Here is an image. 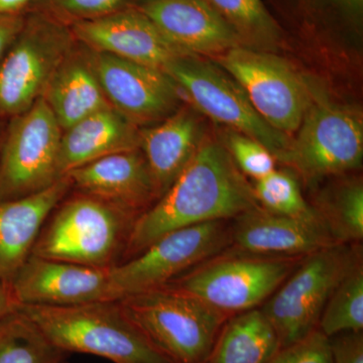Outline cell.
Wrapping results in <instances>:
<instances>
[{
	"label": "cell",
	"mask_w": 363,
	"mask_h": 363,
	"mask_svg": "<svg viewBox=\"0 0 363 363\" xmlns=\"http://www.w3.org/2000/svg\"><path fill=\"white\" fill-rule=\"evenodd\" d=\"M67 355L20 308L0 320V363H60Z\"/></svg>",
	"instance_id": "obj_24"
},
{
	"label": "cell",
	"mask_w": 363,
	"mask_h": 363,
	"mask_svg": "<svg viewBox=\"0 0 363 363\" xmlns=\"http://www.w3.org/2000/svg\"><path fill=\"white\" fill-rule=\"evenodd\" d=\"M71 190L70 179L64 176L35 194L0 201V279L11 283L48 217Z\"/></svg>",
	"instance_id": "obj_19"
},
{
	"label": "cell",
	"mask_w": 363,
	"mask_h": 363,
	"mask_svg": "<svg viewBox=\"0 0 363 363\" xmlns=\"http://www.w3.org/2000/svg\"><path fill=\"white\" fill-rule=\"evenodd\" d=\"M60 363H70V362H67V360H63V362H60Z\"/></svg>",
	"instance_id": "obj_38"
},
{
	"label": "cell",
	"mask_w": 363,
	"mask_h": 363,
	"mask_svg": "<svg viewBox=\"0 0 363 363\" xmlns=\"http://www.w3.org/2000/svg\"><path fill=\"white\" fill-rule=\"evenodd\" d=\"M339 1L352 9H358L362 6V0H339Z\"/></svg>",
	"instance_id": "obj_36"
},
{
	"label": "cell",
	"mask_w": 363,
	"mask_h": 363,
	"mask_svg": "<svg viewBox=\"0 0 363 363\" xmlns=\"http://www.w3.org/2000/svg\"><path fill=\"white\" fill-rule=\"evenodd\" d=\"M136 7L186 54L215 57L242 47L206 0H140Z\"/></svg>",
	"instance_id": "obj_18"
},
{
	"label": "cell",
	"mask_w": 363,
	"mask_h": 363,
	"mask_svg": "<svg viewBox=\"0 0 363 363\" xmlns=\"http://www.w3.org/2000/svg\"><path fill=\"white\" fill-rule=\"evenodd\" d=\"M25 16H0V61L20 32Z\"/></svg>",
	"instance_id": "obj_33"
},
{
	"label": "cell",
	"mask_w": 363,
	"mask_h": 363,
	"mask_svg": "<svg viewBox=\"0 0 363 363\" xmlns=\"http://www.w3.org/2000/svg\"><path fill=\"white\" fill-rule=\"evenodd\" d=\"M136 219L92 196L67 195L45 220L32 255L112 269L123 262Z\"/></svg>",
	"instance_id": "obj_2"
},
{
	"label": "cell",
	"mask_w": 363,
	"mask_h": 363,
	"mask_svg": "<svg viewBox=\"0 0 363 363\" xmlns=\"http://www.w3.org/2000/svg\"><path fill=\"white\" fill-rule=\"evenodd\" d=\"M18 308L68 354L85 353L113 363H171L131 321L119 300Z\"/></svg>",
	"instance_id": "obj_3"
},
{
	"label": "cell",
	"mask_w": 363,
	"mask_h": 363,
	"mask_svg": "<svg viewBox=\"0 0 363 363\" xmlns=\"http://www.w3.org/2000/svg\"><path fill=\"white\" fill-rule=\"evenodd\" d=\"M238 35L242 47L274 51L279 45L278 26L260 0H206Z\"/></svg>",
	"instance_id": "obj_25"
},
{
	"label": "cell",
	"mask_w": 363,
	"mask_h": 363,
	"mask_svg": "<svg viewBox=\"0 0 363 363\" xmlns=\"http://www.w3.org/2000/svg\"><path fill=\"white\" fill-rule=\"evenodd\" d=\"M66 176L76 192L98 198L138 218L159 200L140 150L109 155L72 169Z\"/></svg>",
	"instance_id": "obj_17"
},
{
	"label": "cell",
	"mask_w": 363,
	"mask_h": 363,
	"mask_svg": "<svg viewBox=\"0 0 363 363\" xmlns=\"http://www.w3.org/2000/svg\"><path fill=\"white\" fill-rule=\"evenodd\" d=\"M329 346L332 363H363V331L336 334Z\"/></svg>",
	"instance_id": "obj_32"
},
{
	"label": "cell",
	"mask_w": 363,
	"mask_h": 363,
	"mask_svg": "<svg viewBox=\"0 0 363 363\" xmlns=\"http://www.w3.org/2000/svg\"><path fill=\"white\" fill-rule=\"evenodd\" d=\"M74 37L91 51L164 70L186 56L138 7L71 26ZM192 56V55H191Z\"/></svg>",
	"instance_id": "obj_16"
},
{
	"label": "cell",
	"mask_w": 363,
	"mask_h": 363,
	"mask_svg": "<svg viewBox=\"0 0 363 363\" xmlns=\"http://www.w3.org/2000/svg\"><path fill=\"white\" fill-rule=\"evenodd\" d=\"M337 243H362L363 240V185L359 180L339 184L319 206L313 207Z\"/></svg>",
	"instance_id": "obj_26"
},
{
	"label": "cell",
	"mask_w": 363,
	"mask_h": 363,
	"mask_svg": "<svg viewBox=\"0 0 363 363\" xmlns=\"http://www.w3.org/2000/svg\"><path fill=\"white\" fill-rule=\"evenodd\" d=\"M162 71L187 95L196 111L228 130L255 138L276 161H281L290 136L269 125L253 108L240 84L217 64L186 55L169 62Z\"/></svg>",
	"instance_id": "obj_8"
},
{
	"label": "cell",
	"mask_w": 363,
	"mask_h": 363,
	"mask_svg": "<svg viewBox=\"0 0 363 363\" xmlns=\"http://www.w3.org/2000/svg\"><path fill=\"white\" fill-rule=\"evenodd\" d=\"M279 350L271 322L255 308L227 318L206 363H267Z\"/></svg>",
	"instance_id": "obj_23"
},
{
	"label": "cell",
	"mask_w": 363,
	"mask_h": 363,
	"mask_svg": "<svg viewBox=\"0 0 363 363\" xmlns=\"http://www.w3.org/2000/svg\"><path fill=\"white\" fill-rule=\"evenodd\" d=\"M140 128L112 106L85 117L63 131L59 152V173L117 152L140 150Z\"/></svg>",
	"instance_id": "obj_21"
},
{
	"label": "cell",
	"mask_w": 363,
	"mask_h": 363,
	"mask_svg": "<svg viewBox=\"0 0 363 363\" xmlns=\"http://www.w3.org/2000/svg\"><path fill=\"white\" fill-rule=\"evenodd\" d=\"M259 208L223 143L205 138L171 187L136 219L123 262L171 231L235 219Z\"/></svg>",
	"instance_id": "obj_1"
},
{
	"label": "cell",
	"mask_w": 363,
	"mask_h": 363,
	"mask_svg": "<svg viewBox=\"0 0 363 363\" xmlns=\"http://www.w3.org/2000/svg\"><path fill=\"white\" fill-rule=\"evenodd\" d=\"M267 363H332L329 338L316 329L302 340L281 347Z\"/></svg>",
	"instance_id": "obj_31"
},
{
	"label": "cell",
	"mask_w": 363,
	"mask_h": 363,
	"mask_svg": "<svg viewBox=\"0 0 363 363\" xmlns=\"http://www.w3.org/2000/svg\"><path fill=\"white\" fill-rule=\"evenodd\" d=\"M213 61L240 84L253 108L274 130L288 136L298 130L311 97L285 60L271 52L238 47Z\"/></svg>",
	"instance_id": "obj_11"
},
{
	"label": "cell",
	"mask_w": 363,
	"mask_h": 363,
	"mask_svg": "<svg viewBox=\"0 0 363 363\" xmlns=\"http://www.w3.org/2000/svg\"><path fill=\"white\" fill-rule=\"evenodd\" d=\"M363 262L362 243H337L307 255L260 307L281 348L318 329L320 317L341 281Z\"/></svg>",
	"instance_id": "obj_5"
},
{
	"label": "cell",
	"mask_w": 363,
	"mask_h": 363,
	"mask_svg": "<svg viewBox=\"0 0 363 363\" xmlns=\"http://www.w3.org/2000/svg\"><path fill=\"white\" fill-rule=\"evenodd\" d=\"M225 252L264 257H305L337 245L319 215L292 217L253 210L234 219Z\"/></svg>",
	"instance_id": "obj_15"
},
{
	"label": "cell",
	"mask_w": 363,
	"mask_h": 363,
	"mask_svg": "<svg viewBox=\"0 0 363 363\" xmlns=\"http://www.w3.org/2000/svg\"><path fill=\"white\" fill-rule=\"evenodd\" d=\"M61 126L44 98L6 124L0 150V201L40 192L56 183Z\"/></svg>",
	"instance_id": "obj_9"
},
{
	"label": "cell",
	"mask_w": 363,
	"mask_h": 363,
	"mask_svg": "<svg viewBox=\"0 0 363 363\" xmlns=\"http://www.w3.org/2000/svg\"><path fill=\"white\" fill-rule=\"evenodd\" d=\"M296 133L279 162L307 180L342 175L362 167V119L350 109L328 101L311 102Z\"/></svg>",
	"instance_id": "obj_12"
},
{
	"label": "cell",
	"mask_w": 363,
	"mask_h": 363,
	"mask_svg": "<svg viewBox=\"0 0 363 363\" xmlns=\"http://www.w3.org/2000/svg\"><path fill=\"white\" fill-rule=\"evenodd\" d=\"M71 26L43 11H30L0 61V121L32 107L75 45Z\"/></svg>",
	"instance_id": "obj_6"
},
{
	"label": "cell",
	"mask_w": 363,
	"mask_h": 363,
	"mask_svg": "<svg viewBox=\"0 0 363 363\" xmlns=\"http://www.w3.org/2000/svg\"><path fill=\"white\" fill-rule=\"evenodd\" d=\"M6 121H0V150H1L2 142H4V133H6Z\"/></svg>",
	"instance_id": "obj_37"
},
{
	"label": "cell",
	"mask_w": 363,
	"mask_h": 363,
	"mask_svg": "<svg viewBox=\"0 0 363 363\" xmlns=\"http://www.w3.org/2000/svg\"><path fill=\"white\" fill-rule=\"evenodd\" d=\"M230 225L212 221L164 234L133 259L111 269L119 298L168 285L182 274L225 252Z\"/></svg>",
	"instance_id": "obj_10"
},
{
	"label": "cell",
	"mask_w": 363,
	"mask_h": 363,
	"mask_svg": "<svg viewBox=\"0 0 363 363\" xmlns=\"http://www.w3.org/2000/svg\"><path fill=\"white\" fill-rule=\"evenodd\" d=\"M11 286L18 305L73 306L119 300L111 269H98L30 255Z\"/></svg>",
	"instance_id": "obj_14"
},
{
	"label": "cell",
	"mask_w": 363,
	"mask_h": 363,
	"mask_svg": "<svg viewBox=\"0 0 363 363\" xmlns=\"http://www.w3.org/2000/svg\"><path fill=\"white\" fill-rule=\"evenodd\" d=\"M43 98L63 131L111 106L98 80L90 50L78 40L55 72Z\"/></svg>",
	"instance_id": "obj_22"
},
{
	"label": "cell",
	"mask_w": 363,
	"mask_h": 363,
	"mask_svg": "<svg viewBox=\"0 0 363 363\" xmlns=\"http://www.w3.org/2000/svg\"><path fill=\"white\" fill-rule=\"evenodd\" d=\"M91 56L107 101L138 128L180 108V89L164 71L105 52Z\"/></svg>",
	"instance_id": "obj_13"
},
{
	"label": "cell",
	"mask_w": 363,
	"mask_h": 363,
	"mask_svg": "<svg viewBox=\"0 0 363 363\" xmlns=\"http://www.w3.org/2000/svg\"><path fill=\"white\" fill-rule=\"evenodd\" d=\"M42 0H0V16H18L33 11Z\"/></svg>",
	"instance_id": "obj_34"
},
{
	"label": "cell",
	"mask_w": 363,
	"mask_h": 363,
	"mask_svg": "<svg viewBox=\"0 0 363 363\" xmlns=\"http://www.w3.org/2000/svg\"><path fill=\"white\" fill-rule=\"evenodd\" d=\"M223 145L245 177L259 180L276 169V159L272 152L255 138L228 130Z\"/></svg>",
	"instance_id": "obj_30"
},
{
	"label": "cell",
	"mask_w": 363,
	"mask_h": 363,
	"mask_svg": "<svg viewBox=\"0 0 363 363\" xmlns=\"http://www.w3.org/2000/svg\"><path fill=\"white\" fill-rule=\"evenodd\" d=\"M303 259L223 252L168 285L230 317L262 307Z\"/></svg>",
	"instance_id": "obj_7"
},
{
	"label": "cell",
	"mask_w": 363,
	"mask_h": 363,
	"mask_svg": "<svg viewBox=\"0 0 363 363\" xmlns=\"http://www.w3.org/2000/svg\"><path fill=\"white\" fill-rule=\"evenodd\" d=\"M145 338L171 363H206L227 315L166 285L119 298Z\"/></svg>",
	"instance_id": "obj_4"
},
{
	"label": "cell",
	"mask_w": 363,
	"mask_h": 363,
	"mask_svg": "<svg viewBox=\"0 0 363 363\" xmlns=\"http://www.w3.org/2000/svg\"><path fill=\"white\" fill-rule=\"evenodd\" d=\"M18 306L11 284L0 279V320L18 309Z\"/></svg>",
	"instance_id": "obj_35"
},
{
	"label": "cell",
	"mask_w": 363,
	"mask_h": 363,
	"mask_svg": "<svg viewBox=\"0 0 363 363\" xmlns=\"http://www.w3.org/2000/svg\"><path fill=\"white\" fill-rule=\"evenodd\" d=\"M252 189L259 206L269 213L292 217L317 215L314 208L306 202L298 180L291 172L276 169L255 180Z\"/></svg>",
	"instance_id": "obj_28"
},
{
	"label": "cell",
	"mask_w": 363,
	"mask_h": 363,
	"mask_svg": "<svg viewBox=\"0 0 363 363\" xmlns=\"http://www.w3.org/2000/svg\"><path fill=\"white\" fill-rule=\"evenodd\" d=\"M198 111L180 107L171 116L140 130V150L162 197L187 166L204 140Z\"/></svg>",
	"instance_id": "obj_20"
},
{
	"label": "cell",
	"mask_w": 363,
	"mask_h": 363,
	"mask_svg": "<svg viewBox=\"0 0 363 363\" xmlns=\"http://www.w3.org/2000/svg\"><path fill=\"white\" fill-rule=\"evenodd\" d=\"M140 0H42L37 11L72 26L98 20L138 6ZM33 9V11H35Z\"/></svg>",
	"instance_id": "obj_29"
},
{
	"label": "cell",
	"mask_w": 363,
	"mask_h": 363,
	"mask_svg": "<svg viewBox=\"0 0 363 363\" xmlns=\"http://www.w3.org/2000/svg\"><path fill=\"white\" fill-rule=\"evenodd\" d=\"M318 329L328 338L343 332L363 331V262L332 294L320 317Z\"/></svg>",
	"instance_id": "obj_27"
}]
</instances>
